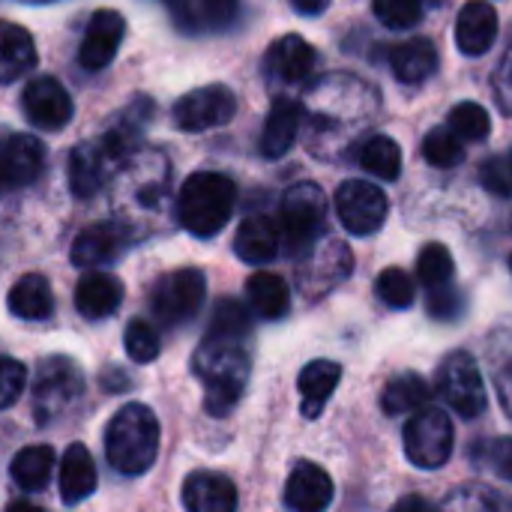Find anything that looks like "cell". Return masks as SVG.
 Listing matches in <instances>:
<instances>
[{
    "label": "cell",
    "mask_w": 512,
    "mask_h": 512,
    "mask_svg": "<svg viewBox=\"0 0 512 512\" xmlns=\"http://www.w3.org/2000/svg\"><path fill=\"white\" fill-rule=\"evenodd\" d=\"M309 111H312V132L315 138H348L375 117L378 96L369 84L351 75H330L309 90Z\"/></svg>",
    "instance_id": "obj_1"
},
{
    "label": "cell",
    "mask_w": 512,
    "mask_h": 512,
    "mask_svg": "<svg viewBox=\"0 0 512 512\" xmlns=\"http://www.w3.org/2000/svg\"><path fill=\"white\" fill-rule=\"evenodd\" d=\"M192 369L204 384V408L210 417H228L249 381V354L240 342L204 339L195 351Z\"/></svg>",
    "instance_id": "obj_2"
},
{
    "label": "cell",
    "mask_w": 512,
    "mask_h": 512,
    "mask_svg": "<svg viewBox=\"0 0 512 512\" xmlns=\"http://www.w3.org/2000/svg\"><path fill=\"white\" fill-rule=\"evenodd\" d=\"M159 453V420L147 405H123L105 429V456L117 474L138 477L150 471Z\"/></svg>",
    "instance_id": "obj_3"
},
{
    "label": "cell",
    "mask_w": 512,
    "mask_h": 512,
    "mask_svg": "<svg viewBox=\"0 0 512 512\" xmlns=\"http://www.w3.org/2000/svg\"><path fill=\"white\" fill-rule=\"evenodd\" d=\"M234 201H237V186L231 177L216 171H198L180 189L177 198L180 225L195 237H213L228 225L234 213Z\"/></svg>",
    "instance_id": "obj_4"
},
{
    "label": "cell",
    "mask_w": 512,
    "mask_h": 512,
    "mask_svg": "<svg viewBox=\"0 0 512 512\" xmlns=\"http://www.w3.org/2000/svg\"><path fill=\"white\" fill-rule=\"evenodd\" d=\"M327 222V198L318 183H294L282 198V237L294 255H306Z\"/></svg>",
    "instance_id": "obj_5"
},
{
    "label": "cell",
    "mask_w": 512,
    "mask_h": 512,
    "mask_svg": "<svg viewBox=\"0 0 512 512\" xmlns=\"http://www.w3.org/2000/svg\"><path fill=\"white\" fill-rule=\"evenodd\" d=\"M438 396L465 420H477L489 408L486 381L468 351H453L438 369Z\"/></svg>",
    "instance_id": "obj_6"
},
{
    "label": "cell",
    "mask_w": 512,
    "mask_h": 512,
    "mask_svg": "<svg viewBox=\"0 0 512 512\" xmlns=\"http://www.w3.org/2000/svg\"><path fill=\"white\" fill-rule=\"evenodd\" d=\"M204 297H207L204 273L195 267H183L156 279L150 291V306H153V315L165 327H183L186 321L198 315Z\"/></svg>",
    "instance_id": "obj_7"
},
{
    "label": "cell",
    "mask_w": 512,
    "mask_h": 512,
    "mask_svg": "<svg viewBox=\"0 0 512 512\" xmlns=\"http://www.w3.org/2000/svg\"><path fill=\"white\" fill-rule=\"evenodd\" d=\"M402 438H405V456L423 471H438L453 456V423L441 408L417 411L408 420Z\"/></svg>",
    "instance_id": "obj_8"
},
{
    "label": "cell",
    "mask_w": 512,
    "mask_h": 512,
    "mask_svg": "<svg viewBox=\"0 0 512 512\" xmlns=\"http://www.w3.org/2000/svg\"><path fill=\"white\" fill-rule=\"evenodd\" d=\"M84 390V378L81 369L66 360V357H48L42 360L39 372H36V384H33V414L36 423H48L54 417H60Z\"/></svg>",
    "instance_id": "obj_9"
},
{
    "label": "cell",
    "mask_w": 512,
    "mask_h": 512,
    "mask_svg": "<svg viewBox=\"0 0 512 512\" xmlns=\"http://www.w3.org/2000/svg\"><path fill=\"white\" fill-rule=\"evenodd\" d=\"M234 114H237V96L225 84L189 90L171 108L174 126L183 132H207L225 126L234 120Z\"/></svg>",
    "instance_id": "obj_10"
},
{
    "label": "cell",
    "mask_w": 512,
    "mask_h": 512,
    "mask_svg": "<svg viewBox=\"0 0 512 512\" xmlns=\"http://www.w3.org/2000/svg\"><path fill=\"white\" fill-rule=\"evenodd\" d=\"M336 213H339V222L351 234L369 237V234H375L387 222L390 204H387V195L375 183H369V180H348L336 192Z\"/></svg>",
    "instance_id": "obj_11"
},
{
    "label": "cell",
    "mask_w": 512,
    "mask_h": 512,
    "mask_svg": "<svg viewBox=\"0 0 512 512\" xmlns=\"http://www.w3.org/2000/svg\"><path fill=\"white\" fill-rule=\"evenodd\" d=\"M45 168V147L33 135L3 132L0 135V195L30 186Z\"/></svg>",
    "instance_id": "obj_12"
},
{
    "label": "cell",
    "mask_w": 512,
    "mask_h": 512,
    "mask_svg": "<svg viewBox=\"0 0 512 512\" xmlns=\"http://www.w3.org/2000/svg\"><path fill=\"white\" fill-rule=\"evenodd\" d=\"M351 267H354L351 249L342 240H324L306 252L297 279L309 297H321L330 288H336L345 276H351Z\"/></svg>",
    "instance_id": "obj_13"
},
{
    "label": "cell",
    "mask_w": 512,
    "mask_h": 512,
    "mask_svg": "<svg viewBox=\"0 0 512 512\" xmlns=\"http://www.w3.org/2000/svg\"><path fill=\"white\" fill-rule=\"evenodd\" d=\"M123 36H126V18L117 9H96L87 24L84 39H81V48H78L81 69H87V72L105 69L117 57Z\"/></svg>",
    "instance_id": "obj_14"
},
{
    "label": "cell",
    "mask_w": 512,
    "mask_h": 512,
    "mask_svg": "<svg viewBox=\"0 0 512 512\" xmlns=\"http://www.w3.org/2000/svg\"><path fill=\"white\" fill-rule=\"evenodd\" d=\"M21 105H24L27 117L39 129H48V132H57V129H63L72 120V99H69L66 87L57 78H51V75L33 78L24 87Z\"/></svg>",
    "instance_id": "obj_15"
},
{
    "label": "cell",
    "mask_w": 512,
    "mask_h": 512,
    "mask_svg": "<svg viewBox=\"0 0 512 512\" xmlns=\"http://www.w3.org/2000/svg\"><path fill=\"white\" fill-rule=\"evenodd\" d=\"M117 165H120V159L108 150V144L102 138L84 141L69 156V189L78 198H90L105 186V180L114 174Z\"/></svg>",
    "instance_id": "obj_16"
},
{
    "label": "cell",
    "mask_w": 512,
    "mask_h": 512,
    "mask_svg": "<svg viewBox=\"0 0 512 512\" xmlns=\"http://www.w3.org/2000/svg\"><path fill=\"white\" fill-rule=\"evenodd\" d=\"M129 243V231L120 222H96L84 228L72 243V264L84 270H96L102 264H111L120 258V252Z\"/></svg>",
    "instance_id": "obj_17"
},
{
    "label": "cell",
    "mask_w": 512,
    "mask_h": 512,
    "mask_svg": "<svg viewBox=\"0 0 512 512\" xmlns=\"http://www.w3.org/2000/svg\"><path fill=\"white\" fill-rule=\"evenodd\" d=\"M315 63H318L315 48L297 33H288V36L276 39L270 45L267 57H264V69H267L270 81H276V84H300V81H306L312 75Z\"/></svg>",
    "instance_id": "obj_18"
},
{
    "label": "cell",
    "mask_w": 512,
    "mask_h": 512,
    "mask_svg": "<svg viewBox=\"0 0 512 512\" xmlns=\"http://www.w3.org/2000/svg\"><path fill=\"white\" fill-rule=\"evenodd\" d=\"M333 504V480L321 465H294L285 483V507L291 512H324Z\"/></svg>",
    "instance_id": "obj_19"
},
{
    "label": "cell",
    "mask_w": 512,
    "mask_h": 512,
    "mask_svg": "<svg viewBox=\"0 0 512 512\" xmlns=\"http://www.w3.org/2000/svg\"><path fill=\"white\" fill-rule=\"evenodd\" d=\"M186 512H237V489L216 471H195L183 483Z\"/></svg>",
    "instance_id": "obj_20"
},
{
    "label": "cell",
    "mask_w": 512,
    "mask_h": 512,
    "mask_svg": "<svg viewBox=\"0 0 512 512\" xmlns=\"http://www.w3.org/2000/svg\"><path fill=\"white\" fill-rule=\"evenodd\" d=\"M498 39V12L489 0H471L462 6L456 21V42L462 54L480 57Z\"/></svg>",
    "instance_id": "obj_21"
},
{
    "label": "cell",
    "mask_w": 512,
    "mask_h": 512,
    "mask_svg": "<svg viewBox=\"0 0 512 512\" xmlns=\"http://www.w3.org/2000/svg\"><path fill=\"white\" fill-rule=\"evenodd\" d=\"M123 303V285L111 276V273H84L78 279V288H75V309L81 318L87 321H99V318H108L120 309Z\"/></svg>",
    "instance_id": "obj_22"
},
{
    "label": "cell",
    "mask_w": 512,
    "mask_h": 512,
    "mask_svg": "<svg viewBox=\"0 0 512 512\" xmlns=\"http://www.w3.org/2000/svg\"><path fill=\"white\" fill-rule=\"evenodd\" d=\"M300 123H303V108L300 102L288 99V96H279L267 114V123H264V132H261V153L267 159H279L285 156L297 135H300Z\"/></svg>",
    "instance_id": "obj_23"
},
{
    "label": "cell",
    "mask_w": 512,
    "mask_h": 512,
    "mask_svg": "<svg viewBox=\"0 0 512 512\" xmlns=\"http://www.w3.org/2000/svg\"><path fill=\"white\" fill-rule=\"evenodd\" d=\"M339 381H342V366L339 363H333V360H312L300 372V378H297V390H300V399H303V405H300L303 417L315 420L324 411V405L330 402V396L339 387Z\"/></svg>",
    "instance_id": "obj_24"
},
{
    "label": "cell",
    "mask_w": 512,
    "mask_h": 512,
    "mask_svg": "<svg viewBox=\"0 0 512 512\" xmlns=\"http://www.w3.org/2000/svg\"><path fill=\"white\" fill-rule=\"evenodd\" d=\"M33 66H36L33 36L15 21H0V84L18 81Z\"/></svg>",
    "instance_id": "obj_25"
},
{
    "label": "cell",
    "mask_w": 512,
    "mask_h": 512,
    "mask_svg": "<svg viewBox=\"0 0 512 512\" xmlns=\"http://www.w3.org/2000/svg\"><path fill=\"white\" fill-rule=\"evenodd\" d=\"M96 492V465L84 444H72L60 462V498L63 504H81Z\"/></svg>",
    "instance_id": "obj_26"
},
{
    "label": "cell",
    "mask_w": 512,
    "mask_h": 512,
    "mask_svg": "<svg viewBox=\"0 0 512 512\" xmlns=\"http://www.w3.org/2000/svg\"><path fill=\"white\" fill-rule=\"evenodd\" d=\"M279 240H282V234L273 225V219H267V216H249L240 225L237 237H234V252L246 264H267V261L276 258Z\"/></svg>",
    "instance_id": "obj_27"
},
{
    "label": "cell",
    "mask_w": 512,
    "mask_h": 512,
    "mask_svg": "<svg viewBox=\"0 0 512 512\" xmlns=\"http://www.w3.org/2000/svg\"><path fill=\"white\" fill-rule=\"evenodd\" d=\"M9 312L21 321H45L54 312V294L42 273L21 276L9 291Z\"/></svg>",
    "instance_id": "obj_28"
},
{
    "label": "cell",
    "mask_w": 512,
    "mask_h": 512,
    "mask_svg": "<svg viewBox=\"0 0 512 512\" xmlns=\"http://www.w3.org/2000/svg\"><path fill=\"white\" fill-rule=\"evenodd\" d=\"M390 66H393V75L402 84H423L438 69V48L432 45V39L402 42V45H396V51L390 57Z\"/></svg>",
    "instance_id": "obj_29"
},
{
    "label": "cell",
    "mask_w": 512,
    "mask_h": 512,
    "mask_svg": "<svg viewBox=\"0 0 512 512\" xmlns=\"http://www.w3.org/2000/svg\"><path fill=\"white\" fill-rule=\"evenodd\" d=\"M432 390L426 384V378H420L417 372H405L396 375L393 381H387L384 393H381V411L387 417H402V414H417L429 405Z\"/></svg>",
    "instance_id": "obj_30"
},
{
    "label": "cell",
    "mask_w": 512,
    "mask_h": 512,
    "mask_svg": "<svg viewBox=\"0 0 512 512\" xmlns=\"http://www.w3.org/2000/svg\"><path fill=\"white\" fill-rule=\"evenodd\" d=\"M246 294H249V303L252 309L267 318V321H279L288 315L291 309V291H288V282L276 273H255L249 282H246Z\"/></svg>",
    "instance_id": "obj_31"
},
{
    "label": "cell",
    "mask_w": 512,
    "mask_h": 512,
    "mask_svg": "<svg viewBox=\"0 0 512 512\" xmlns=\"http://www.w3.org/2000/svg\"><path fill=\"white\" fill-rule=\"evenodd\" d=\"M9 474L15 480L18 489L24 492H42L54 474V450L45 447V444H36V447H24L21 453H15L12 465H9Z\"/></svg>",
    "instance_id": "obj_32"
},
{
    "label": "cell",
    "mask_w": 512,
    "mask_h": 512,
    "mask_svg": "<svg viewBox=\"0 0 512 512\" xmlns=\"http://www.w3.org/2000/svg\"><path fill=\"white\" fill-rule=\"evenodd\" d=\"M360 165L378 180H396L402 174V150L387 135H372L360 150Z\"/></svg>",
    "instance_id": "obj_33"
},
{
    "label": "cell",
    "mask_w": 512,
    "mask_h": 512,
    "mask_svg": "<svg viewBox=\"0 0 512 512\" xmlns=\"http://www.w3.org/2000/svg\"><path fill=\"white\" fill-rule=\"evenodd\" d=\"M417 276H420V285L429 288V291H438V288L453 285L456 261H453L450 249L441 246V243H429V246L417 255Z\"/></svg>",
    "instance_id": "obj_34"
},
{
    "label": "cell",
    "mask_w": 512,
    "mask_h": 512,
    "mask_svg": "<svg viewBox=\"0 0 512 512\" xmlns=\"http://www.w3.org/2000/svg\"><path fill=\"white\" fill-rule=\"evenodd\" d=\"M249 333V312L237 300H219L210 318L207 339H222V342H243Z\"/></svg>",
    "instance_id": "obj_35"
},
{
    "label": "cell",
    "mask_w": 512,
    "mask_h": 512,
    "mask_svg": "<svg viewBox=\"0 0 512 512\" xmlns=\"http://www.w3.org/2000/svg\"><path fill=\"white\" fill-rule=\"evenodd\" d=\"M450 129L456 138H465V141H483L489 132H492V117L483 105L477 102H459L453 111H450Z\"/></svg>",
    "instance_id": "obj_36"
},
{
    "label": "cell",
    "mask_w": 512,
    "mask_h": 512,
    "mask_svg": "<svg viewBox=\"0 0 512 512\" xmlns=\"http://www.w3.org/2000/svg\"><path fill=\"white\" fill-rule=\"evenodd\" d=\"M375 291H378V297H381L390 309H408V306H414V300H417L414 279H411L405 270H399V267H387V270L378 276Z\"/></svg>",
    "instance_id": "obj_37"
},
{
    "label": "cell",
    "mask_w": 512,
    "mask_h": 512,
    "mask_svg": "<svg viewBox=\"0 0 512 512\" xmlns=\"http://www.w3.org/2000/svg\"><path fill=\"white\" fill-rule=\"evenodd\" d=\"M423 156L435 168H456L465 159V147H462V141L453 132L432 129L426 135V141H423Z\"/></svg>",
    "instance_id": "obj_38"
},
{
    "label": "cell",
    "mask_w": 512,
    "mask_h": 512,
    "mask_svg": "<svg viewBox=\"0 0 512 512\" xmlns=\"http://www.w3.org/2000/svg\"><path fill=\"white\" fill-rule=\"evenodd\" d=\"M162 351V342H159V333L150 321L144 318H135L129 321L126 327V354L132 363H153Z\"/></svg>",
    "instance_id": "obj_39"
},
{
    "label": "cell",
    "mask_w": 512,
    "mask_h": 512,
    "mask_svg": "<svg viewBox=\"0 0 512 512\" xmlns=\"http://www.w3.org/2000/svg\"><path fill=\"white\" fill-rule=\"evenodd\" d=\"M375 15L390 30H405L420 21L423 0H375Z\"/></svg>",
    "instance_id": "obj_40"
},
{
    "label": "cell",
    "mask_w": 512,
    "mask_h": 512,
    "mask_svg": "<svg viewBox=\"0 0 512 512\" xmlns=\"http://www.w3.org/2000/svg\"><path fill=\"white\" fill-rule=\"evenodd\" d=\"M477 459L498 474L504 483H512V438H495L477 447Z\"/></svg>",
    "instance_id": "obj_41"
},
{
    "label": "cell",
    "mask_w": 512,
    "mask_h": 512,
    "mask_svg": "<svg viewBox=\"0 0 512 512\" xmlns=\"http://www.w3.org/2000/svg\"><path fill=\"white\" fill-rule=\"evenodd\" d=\"M480 180L489 192L501 195V198H510L512 195V159L510 153L504 156H492L483 162L480 168Z\"/></svg>",
    "instance_id": "obj_42"
},
{
    "label": "cell",
    "mask_w": 512,
    "mask_h": 512,
    "mask_svg": "<svg viewBox=\"0 0 512 512\" xmlns=\"http://www.w3.org/2000/svg\"><path fill=\"white\" fill-rule=\"evenodd\" d=\"M24 384H27V369L12 357H0V411L21 399Z\"/></svg>",
    "instance_id": "obj_43"
},
{
    "label": "cell",
    "mask_w": 512,
    "mask_h": 512,
    "mask_svg": "<svg viewBox=\"0 0 512 512\" xmlns=\"http://www.w3.org/2000/svg\"><path fill=\"white\" fill-rule=\"evenodd\" d=\"M462 306H465V297L453 285L438 288V291H429V312L435 318H441V321H456L462 315Z\"/></svg>",
    "instance_id": "obj_44"
},
{
    "label": "cell",
    "mask_w": 512,
    "mask_h": 512,
    "mask_svg": "<svg viewBox=\"0 0 512 512\" xmlns=\"http://www.w3.org/2000/svg\"><path fill=\"white\" fill-rule=\"evenodd\" d=\"M492 87H495V96H498L501 111L512 114V36L507 51H504V57H501V63H498V69H495Z\"/></svg>",
    "instance_id": "obj_45"
},
{
    "label": "cell",
    "mask_w": 512,
    "mask_h": 512,
    "mask_svg": "<svg viewBox=\"0 0 512 512\" xmlns=\"http://www.w3.org/2000/svg\"><path fill=\"white\" fill-rule=\"evenodd\" d=\"M201 3L213 27H228L237 18V6H240V0H201Z\"/></svg>",
    "instance_id": "obj_46"
},
{
    "label": "cell",
    "mask_w": 512,
    "mask_h": 512,
    "mask_svg": "<svg viewBox=\"0 0 512 512\" xmlns=\"http://www.w3.org/2000/svg\"><path fill=\"white\" fill-rule=\"evenodd\" d=\"M444 512H498L483 495H477V492H459V495H453L450 501H447V510Z\"/></svg>",
    "instance_id": "obj_47"
},
{
    "label": "cell",
    "mask_w": 512,
    "mask_h": 512,
    "mask_svg": "<svg viewBox=\"0 0 512 512\" xmlns=\"http://www.w3.org/2000/svg\"><path fill=\"white\" fill-rule=\"evenodd\" d=\"M393 512H438L426 498H420V495H411V498H402L396 507H393Z\"/></svg>",
    "instance_id": "obj_48"
},
{
    "label": "cell",
    "mask_w": 512,
    "mask_h": 512,
    "mask_svg": "<svg viewBox=\"0 0 512 512\" xmlns=\"http://www.w3.org/2000/svg\"><path fill=\"white\" fill-rule=\"evenodd\" d=\"M291 6H294L300 15H321V12L330 6V0H291Z\"/></svg>",
    "instance_id": "obj_49"
},
{
    "label": "cell",
    "mask_w": 512,
    "mask_h": 512,
    "mask_svg": "<svg viewBox=\"0 0 512 512\" xmlns=\"http://www.w3.org/2000/svg\"><path fill=\"white\" fill-rule=\"evenodd\" d=\"M6 512H42L36 504H30V501H12Z\"/></svg>",
    "instance_id": "obj_50"
},
{
    "label": "cell",
    "mask_w": 512,
    "mask_h": 512,
    "mask_svg": "<svg viewBox=\"0 0 512 512\" xmlns=\"http://www.w3.org/2000/svg\"><path fill=\"white\" fill-rule=\"evenodd\" d=\"M27 3H48V0H27Z\"/></svg>",
    "instance_id": "obj_51"
},
{
    "label": "cell",
    "mask_w": 512,
    "mask_h": 512,
    "mask_svg": "<svg viewBox=\"0 0 512 512\" xmlns=\"http://www.w3.org/2000/svg\"><path fill=\"white\" fill-rule=\"evenodd\" d=\"M432 3H441V0H432Z\"/></svg>",
    "instance_id": "obj_52"
},
{
    "label": "cell",
    "mask_w": 512,
    "mask_h": 512,
    "mask_svg": "<svg viewBox=\"0 0 512 512\" xmlns=\"http://www.w3.org/2000/svg\"><path fill=\"white\" fill-rule=\"evenodd\" d=\"M510 270H512V258H510Z\"/></svg>",
    "instance_id": "obj_53"
},
{
    "label": "cell",
    "mask_w": 512,
    "mask_h": 512,
    "mask_svg": "<svg viewBox=\"0 0 512 512\" xmlns=\"http://www.w3.org/2000/svg\"><path fill=\"white\" fill-rule=\"evenodd\" d=\"M510 159H512V150H510Z\"/></svg>",
    "instance_id": "obj_54"
}]
</instances>
